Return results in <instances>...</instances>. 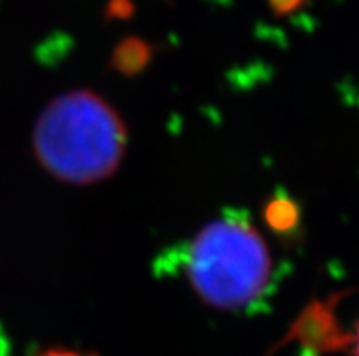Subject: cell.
I'll return each mask as SVG.
<instances>
[{
	"label": "cell",
	"mask_w": 359,
	"mask_h": 356,
	"mask_svg": "<svg viewBox=\"0 0 359 356\" xmlns=\"http://www.w3.org/2000/svg\"><path fill=\"white\" fill-rule=\"evenodd\" d=\"M126 142L123 118L93 91H69L53 99L33 129L36 160L53 178L75 185L114 175Z\"/></svg>",
	"instance_id": "cell-1"
},
{
	"label": "cell",
	"mask_w": 359,
	"mask_h": 356,
	"mask_svg": "<svg viewBox=\"0 0 359 356\" xmlns=\"http://www.w3.org/2000/svg\"><path fill=\"white\" fill-rule=\"evenodd\" d=\"M187 271L203 302L236 311L264 293L272 276V257L250 222L221 218L197 233L188 251Z\"/></svg>",
	"instance_id": "cell-2"
},
{
	"label": "cell",
	"mask_w": 359,
	"mask_h": 356,
	"mask_svg": "<svg viewBox=\"0 0 359 356\" xmlns=\"http://www.w3.org/2000/svg\"><path fill=\"white\" fill-rule=\"evenodd\" d=\"M296 206L287 199H276L266 208V222L276 231H288L296 226Z\"/></svg>",
	"instance_id": "cell-3"
},
{
	"label": "cell",
	"mask_w": 359,
	"mask_h": 356,
	"mask_svg": "<svg viewBox=\"0 0 359 356\" xmlns=\"http://www.w3.org/2000/svg\"><path fill=\"white\" fill-rule=\"evenodd\" d=\"M35 356H95V355H88V353L72 351V349L53 348V349H46V351L39 353V355H35Z\"/></svg>",
	"instance_id": "cell-4"
},
{
	"label": "cell",
	"mask_w": 359,
	"mask_h": 356,
	"mask_svg": "<svg viewBox=\"0 0 359 356\" xmlns=\"http://www.w3.org/2000/svg\"><path fill=\"white\" fill-rule=\"evenodd\" d=\"M354 356H359V325H358V333H355V342H354Z\"/></svg>",
	"instance_id": "cell-5"
}]
</instances>
